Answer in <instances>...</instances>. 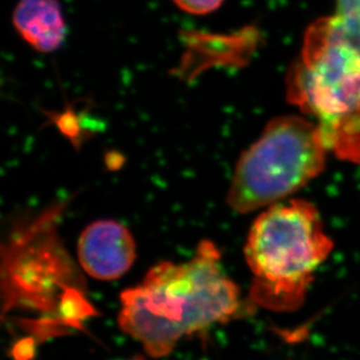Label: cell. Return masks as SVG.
<instances>
[{"instance_id":"6da1fadb","label":"cell","mask_w":360,"mask_h":360,"mask_svg":"<svg viewBox=\"0 0 360 360\" xmlns=\"http://www.w3.org/2000/svg\"><path fill=\"white\" fill-rule=\"evenodd\" d=\"M240 290L221 265L210 240L198 244L189 262H162L139 285L120 294L118 324L150 357L173 352L184 337L231 321L241 308Z\"/></svg>"},{"instance_id":"7a4b0ae2","label":"cell","mask_w":360,"mask_h":360,"mask_svg":"<svg viewBox=\"0 0 360 360\" xmlns=\"http://www.w3.org/2000/svg\"><path fill=\"white\" fill-rule=\"evenodd\" d=\"M320 211L292 198L266 207L248 232L244 255L251 271L250 306L287 313L299 309L316 269L333 252Z\"/></svg>"},{"instance_id":"3957f363","label":"cell","mask_w":360,"mask_h":360,"mask_svg":"<svg viewBox=\"0 0 360 360\" xmlns=\"http://www.w3.org/2000/svg\"><path fill=\"white\" fill-rule=\"evenodd\" d=\"M326 152L320 127L311 120H271L236 163L226 203L238 214L280 203L322 173Z\"/></svg>"},{"instance_id":"277c9868","label":"cell","mask_w":360,"mask_h":360,"mask_svg":"<svg viewBox=\"0 0 360 360\" xmlns=\"http://www.w3.org/2000/svg\"><path fill=\"white\" fill-rule=\"evenodd\" d=\"M289 102L317 120L321 133L360 111V53L310 25L287 79Z\"/></svg>"},{"instance_id":"5b68a950","label":"cell","mask_w":360,"mask_h":360,"mask_svg":"<svg viewBox=\"0 0 360 360\" xmlns=\"http://www.w3.org/2000/svg\"><path fill=\"white\" fill-rule=\"evenodd\" d=\"M77 257L89 276L99 281H113L125 276L136 262V240L120 221H94L79 236Z\"/></svg>"},{"instance_id":"8992f818","label":"cell","mask_w":360,"mask_h":360,"mask_svg":"<svg viewBox=\"0 0 360 360\" xmlns=\"http://www.w3.org/2000/svg\"><path fill=\"white\" fill-rule=\"evenodd\" d=\"M12 24L19 37L41 54L58 51L67 38V24L58 0H19Z\"/></svg>"},{"instance_id":"52a82bcc","label":"cell","mask_w":360,"mask_h":360,"mask_svg":"<svg viewBox=\"0 0 360 360\" xmlns=\"http://www.w3.org/2000/svg\"><path fill=\"white\" fill-rule=\"evenodd\" d=\"M180 10L193 15L214 13L223 5L224 0H172Z\"/></svg>"},{"instance_id":"ba28073f","label":"cell","mask_w":360,"mask_h":360,"mask_svg":"<svg viewBox=\"0 0 360 360\" xmlns=\"http://www.w3.org/2000/svg\"><path fill=\"white\" fill-rule=\"evenodd\" d=\"M360 13V0H336V13L340 17Z\"/></svg>"},{"instance_id":"9c48e42d","label":"cell","mask_w":360,"mask_h":360,"mask_svg":"<svg viewBox=\"0 0 360 360\" xmlns=\"http://www.w3.org/2000/svg\"><path fill=\"white\" fill-rule=\"evenodd\" d=\"M127 360H146L143 357H140V356H136V357L132 358V359H127Z\"/></svg>"}]
</instances>
